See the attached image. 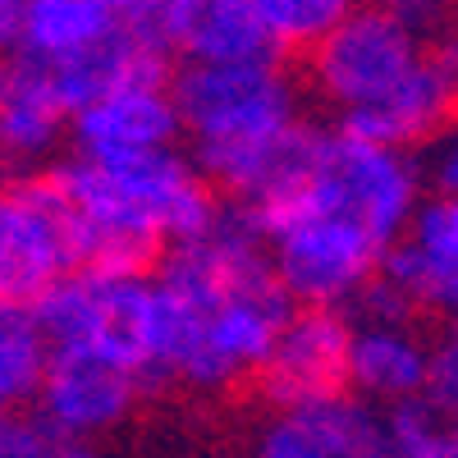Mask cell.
<instances>
[{
    "label": "cell",
    "mask_w": 458,
    "mask_h": 458,
    "mask_svg": "<svg viewBox=\"0 0 458 458\" xmlns=\"http://www.w3.org/2000/svg\"><path fill=\"white\" fill-rule=\"evenodd\" d=\"M32 321L47 349H83L138 376V386L151 380V353H157V280L151 276L69 271L32 302Z\"/></svg>",
    "instance_id": "cell-1"
},
{
    "label": "cell",
    "mask_w": 458,
    "mask_h": 458,
    "mask_svg": "<svg viewBox=\"0 0 458 458\" xmlns=\"http://www.w3.org/2000/svg\"><path fill=\"white\" fill-rule=\"evenodd\" d=\"M179 124L193 133V147L220 142H261L302 124L298 83L284 60H243V64H179L170 79Z\"/></svg>",
    "instance_id": "cell-2"
},
{
    "label": "cell",
    "mask_w": 458,
    "mask_h": 458,
    "mask_svg": "<svg viewBox=\"0 0 458 458\" xmlns=\"http://www.w3.org/2000/svg\"><path fill=\"white\" fill-rule=\"evenodd\" d=\"M422 47L427 42L412 28H403L394 14L367 0L344 23H335L302 60H308V79L317 97L344 114L390 97L417 69Z\"/></svg>",
    "instance_id": "cell-3"
},
{
    "label": "cell",
    "mask_w": 458,
    "mask_h": 458,
    "mask_svg": "<svg viewBox=\"0 0 458 458\" xmlns=\"http://www.w3.org/2000/svg\"><path fill=\"white\" fill-rule=\"evenodd\" d=\"M271 271L293 308H349L380 271V248L362 225L344 216H312L266 239Z\"/></svg>",
    "instance_id": "cell-4"
},
{
    "label": "cell",
    "mask_w": 458,
    "mask_h": 458,
    "mask_svg": "<svg viewBox=\"0 0 458 458\" xmlns=\"http://www.w3.org/2000/svg\"><path fill=\"white\" fill-rule=\"evenodd\" d=\"M73 266L69 207L51 174L0 183V302L32 308Z\"/></svg>",
    "instance_id": "cell-5"
},
{
    "label": "cell",
    "mask_w": 458,
    "mask_h": 458,
    "mask_svg": "<svg viewBox=\"0 0 458 458\" xmlns=\"http://www.w3.org/2000/svg\"><path fill=\"white\" fill-rule=\"evenodd\" d=\"M353 321L339 308H293L276 349L257 367V386L280 412L349 394Z\"/></svg>",
    "instance_id": "cell-6"
},
{
    "label": "cell",
    "mask_w": 458,
    "mask_h": 458,
    "mask_svg": "<svg viewBox=\"0 0 458 458\" xmlns=\"http://www.w3.org/2000/svg\"><path fill=\"white\" fill-rule=\"evenodd\" d=\"M138 376L120 371L114 362L83 353V349H51L42 386H37V417L55 440H88L120 427L138 403Z\"/></svg>",
    "instance_id": "cell-7"
},
{
    "label": "cell",
    "mask_w": 458,
    "mask_h": 458,
    "mask_svg": "<svg viewBox=\"0 0 458 458\" xmlns=\"http://www.w3.org/2000/svg\"><path fill=\"white\" fill-rule=\"evenodd\" d=\"M252 458H390L380 412L353 394L284 408L261 427Z\"/></svg>",
    "instance_id": "cell-8"
},
{
    "label": "cell",
    "mask_w": 458,
    "mask_h": 458,
    "mask_svg": "<svg viewBox=\"0 0 458 458\" xmlns=\"http://www.w3.org/2000/svg\"><path fill=\"white\" fill-rule=\"evenodd\" d=\"M458 114V88L454 79L431 60V51L422 47V60L408 79L371 106L358 110H344L339 114V133L344 138H358L371 147H390V151H408L417 142H431L445 133V124Z\"/></svg>",
    "instance_id": "cell-9"
},
{
    "label": "cell",
    "mask_w": 458,
    "mask_h": 458,
    "mask_svg": "<svg viewBox=\"0 0 458 458\" xmlns=\"http://www.w3.org/2000/svg\"><path fill=\"white\" fill-rule=\"evenodd\" d=\"M179 133L183 124L170 88H120L83 106L79 114H69L73 157H97V161L174 147Z\"/></svg>",
    "instance_id": "cell-10"
},
{
    "label": "cell",
    "mask_w": 458,
    "mask_h": 458,
    "mask_svg": "<svg viewBox=\"0 0 458 458\" xmlns=\"http://www.w3.org/2000/svg\"><path fill=\"white\" fill-rule=\"evenodd\" d=\"M47 79H51L64 114H79L83 106L120 92V88H170L174 55L165 47L133 42V37H106V42L51 64Z\"/></svg>",
    "instance_id": "cell-11"
},
{
    "label": "cell",
    "mask_w": 458,
    "mask_h": 458,
    "mask_svg": "<svg viewBox=\"0 0 458 458\" xmlns=\"http://www.w3.org/2000/svg\"><path fill=\"white\" fill-rule=\"evenodd\" d=\"M170 55L183 64H243L280 60L266 42V28L252 0H174Z\"/></svg>",
    "instance_id": "cell-12"
},
{
    "label": "cell",
    "mask_w": 458,
    "mask_h": 458,
    "mask_svg": "<svg viewBox=\"0 0 458 458\" xmlns=\"http://www.w3.org/2000/svg\"><path fill=\"white\" fill-rule=\"evenodd\" d=\"M427 362H431V344L417 335L412 321H399V326L353 321L349 390H358L362 399L399 403V399L427 394Z\"/></svg>",
    "instance_id": "cell-13"
},
{
    "label": "cell",
    "mask_w": 458,
    "mask_h": 458,
    "mask_svg": "<svg viewBox=\"0 0 458 458\" xmlns=\"http://www.w3.org/2000/svg\"><path fill=\"white\" fill-rule=\"evenodd\" d=\"M69 114L42 64L23 55H0V157L37 161L60 142Z\"/></svg>",
    "instance_id": "cell-14"
},
{
    "label": "cell",
    "mask_w": 458,
    "mask_h": 458,
    "mask_svg": "<svg viewBox=\"0 0 458 458\" xmlns=\"http://www.w3.org/2000/svg\"><path fill=\"white\" fill-rule=\"evenodd\" d=\"M106 37H120V32H114V19L106 14L101 0H28L14 55L51 69L69 55L106 42Z\"/></svg>",
    "instance_id": "cell-15"
},
{
    "label": "cell",
    "mask_w": 458,
    "mask_h": 458,
    "mask_svg": "<svg viewBox=\"0 0 458 458\" xmlns=\"http://www.w3.org/2000/svg\"><path fill=\"white\" fill-rule=\"evenodd\" d=\"M380 280H386L390 289H399V298L417 312L427 317H440V321H458V266L422 252L417 243L399 239L386 248V257H380Z\"/></svg>",
    "instance_id": "cell-16"
},
{
    "label": "cell",
    "mask_w": 458,
    "mask_h": 458,
    "mask_svg": "<svg viewBox=\"0 0 458 458\" xmlns=\"http://www.w3.org/2000/svg\"><path fill=\"white\" fill-rule=\"evenodd\" d=\"M47 358L51 349L32 321V308L0 302V412H23L37 399Z\"/></svg>",
    "instance_id": "cell-17"
},
{
    "label": "cell",
    "mask_w": 458,
    "mask_h": 458,
    "mask_svg": "<svg viewBox=\"0 0 458 458\" xmlns=\"http://www.w3.org/2000/svg\"><path fill=\"white\" fill-rule=\"evenodd\" d=\"M362 0H252V10L266 28V42L280 60L308 55L321 37L344 23Z\"/></svg>",
    "instance_id": "cell-18"
},
{
    "label": "cell",
    "mask_w": 458,
    "mask_h": 458,
    "mask_svg": "<svg viewBox=\"0 0 458 458\" xmlns=\"http://www.w3.org/2000/svg\"><path fill=\"white\" fill-rule=\"evenodd\" d=\"M380 431L390 458H458V417L436 408L427 394L386 403Z\"/></svg>",
    "instance_id": "cell-19"
},
{
    "label": "cell",
    "mask_w": 458,
    "mask_h": 458,
    "mask_svg": "<svg viewBox=\"0 0 458 458\" xmlns=\"http://www.w3.org/2000/svg\"><path fill=\"white\" fill-rule=\"evenodd\" d=\"M408 243H417L422 252L458 266V198H427V202H417L412 220H408Z\"/></svg>",
    "instance_id": "cell-20"
},
{
    "label": "cell",
    "mask_w": 458,
    "mask_h": 458,
    "mask_svg": "<svg viewBox=\"0 0 458 458\" xmlns=\"http://www.w3.org/2000/svg\"><path fill=\"white\" fill-rule=\"evenodd\" d=\"M427 399L458 417V321H445V330L431 339L427 362Z\"/></svg>",
    "instance_id": "cell-21"
},
{
    "label": "cell",
    "mask_w": 458,
    "mask_h": 458,
    "mask_svg": "<svg viewBox=\"0 0 458 458\" xmlns=\"http://www.w3.org/2000/svg\"><path fill=\"white\" fill-rule=\"evenodd\" d=\"M55 445L37 412H0V458H42Z\"/></svg>",
    "instance_id": "cell-22"
},
{
    "label": "cell",
    "mask_w": 458,
    "mask_h": 458,
    "mask_svg": "<svg viewBox=\"0 0 458 458\" xmlns=\"http://www.w3.org/2000/svg\"><path fill=\"white\" fill-rule=\"evenodd\" d=\"M427 183L436 188V198H458V133L431 138V151H427Z\"/></svg>",
    "instance_id": "cell-23"
},
{
    "label": "cell",
    "mask_w": 458,
    "mask_h": 458,
    "mask_svg": "<svg viewBox=\"0 0 458 458\" xmlns=\"http://www.w3.org/2000/svg\"><path fill=\"white\" fill-rule=\"evenodd\" d=\"M371 5H380L386 14H394L403 28H412L417 37H427V32H436L440 23H445V14H449V5L454 0H371Z\"/></svg>",
    "instance_id": "cell-24"
},
{
    "label": "cell",
    "mask_w": 458,
    "mask_h": 458,
    "mask_svg": "<svg viewBox=\"0 0 458 458\" xmlns=\"http://www.w3.org/2000/svg\"><path fill=\"white\" fill-rule=\"evenodd\" d=\"M23 5H28V0H0V55H14L19 23H23Z\"/></svg>",
    "instance_id": "cell-25"
},
{
    "label": "cell",
    "mask_w": 458,
    "mask_h": 458,
    "mask_svg": "<svg viewBox=\"0 0 458 458\" xmlns=\"http://www.w3.org/2000/svg\"><path fill=\"white\" fill-rule=\"evenodd\" d=\"M42 458H92V449H88V445H79V440H55Z\"/></svg>",
    "instance_id": "cell-26"
}]
</instances>
